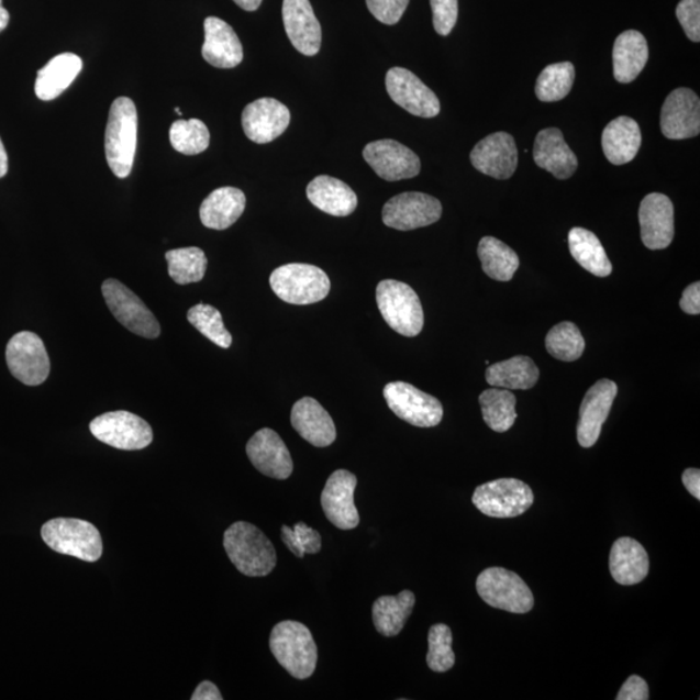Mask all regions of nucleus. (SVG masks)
Listing matches in <instances>:
<instances>
[{
  "label": "nucleus",
  "instance_id": "obj_54",
  "mask_svg": "<svg viewBox=\"0 0 700 700\" xmlns=\"http://www.w3.org/2000/svg\"><path fill=\"white\" fill-rule=\"evenodd\" d=\"M9 171V156H7L2 140H0V178Z\"/></svg>",
  "mask_w": 700,
  "mask_h": 700
},
{
  "label": "nucleus",
  "instance_id": "obj_16",
  "mask_svg": "<svg viewBox=\"0 0 700 700\" xmlns=\"http://www.w3.org/2000/svg\"><path fill=\"white\" fill-rule=\"evenodd\" d=\"M662 133L666 138L682 141L700 133V100L690 89H676L664 102L660 114Z\"/></svg>",
  "mask_w": 700,
  "mask_h": 700
},
{
  "label": "nucleus",
  "instance_id": "obj_3",
  "mask_svg": "<svg viewBox=\"0 0 700 700\" xmlns=\"http://www.w3.org/2000/svg\"><path fill=\"white\" fill-rule=\"evenodd\" d=\"M270 649L288 674L298 680L312 677L319 649L309 627L292 620L278 623L270 634Z\"/></svg>",
  "mask_w": 700,
  "mask_h": 700
},
{
  "label": "nucleus",
  "instance_id": "obj_10",
  "mask_svg": "<svg viewBox=\"0 0 700 700\" xmlns=\"http://www.w3.org/2000/svg\"><path fill=\"white\" fill-rule=\"evenodd\" d=\"M99 442L121 451H141L154 442V432L143 418L129 411H110L90 423Z\"/></svg>",
  "mask_w": 700,
  "mask_h": 700
},
{
  "label": "nucleus",
  "instance_id": "obj_19",
  "mask_svg": "<svg viewBox=\"0 0 700 700\" xmlns=\"http://www.w3.org/2000/svg\"><path fill=\"white\" fill-rule=\"evenodd\" d=\"M641 240L653 251L666 249L675 236V209L663 193H649L640 207Z\"/></svg>",
  "mask_w": 700,
  "mask_h": 700
},
{
  "label": "nucleus",
  "instance_id": "obj_4",
  "mask_svg": "<svg viewBox=\"0 0 700 700\" xmlns=\"http://www.w3.org/2000/svg\"><path fill=\"white\" fill-rule=\"evenodd\" d=\"M41 535L56 553L91 563L102 558V536L96 525L81 519H52L42 526Z\"/></svg>",
  "mask_w": 700,
  "mask_h": 700
},
{
  "label": "nucleus",
  "instance_id": "obj_35",
  "mask_svg": "<svg viewBox=\"0 0 700 700\" xmlns=\"http://www.w3.org/2000/svg\"><path fill=\"white\" fill-rule=\"evenodd\" d=\"M569 252L581 268L599 278L609 277L612 265L601 242L591 231L575 227L568 234Z\"/></svg>",
  "mask_w": 700,
  "mask_h": 700
},
{
  "label": "nucleus",
  "instance_id": "obj_41",
  "mask_svg": "<svg viewBox=\"0 0 700 700\" xmlns=\"http://www.w3.org/2000/svg\"><path fill=\"white\" fill-rule=\"evenodd\" d=\"M546 349L554 358L574 363L581 358L586 341L579 327L573 322H562L546 335Z\"/></svg>",
  "mask_w": 700,
  "mask_h": 700
},
{
  "label": "nucleus",
  "instance_id": "obj_12",
  "mask_svg": "<svg viewBox=\"0 0 700 700\" xmlns=\"http://www.w3.org/2000/svg\"><path fill=\"white\" fill-rule=\"evenodd\" d=\"M7 365L14 378L25 386H40L48 378L52 365L42 338L31 331L19 332L5 349Z\"/></svg>",
  "mask_w": 700,
  "mask_h": 700
},
{
  "label": "nucleus",
  "instance_id": "obj_6",
  "mask_svg": "<svg viewBox=\"0 0 700 700\" xmlns=\"http://www.w3.org/2000/svg\"><path fill=\"white\" fill-rule=\"evenodd\" d=\"M270 286L280 300L292 305L315 304L327 298V274L308 264H288L273 271Z\"/></svg>",
  "mask_w": 700,
  "mask_h": 700
},
{
  "label": "nucleus",
  "instance_id": "obj_20",
  "mask_svg": "<svg viewBox=\"0 0 700 700\" xmlns=\"http://www.w3.org/2000/svg\"><path fill=\"white\" fill-rule=\"evenodd\" d=\"M618 395L615 381L601 379L589 389L580 407L577 440L582 447L595 446L601 436L602 425L608 420Z\"/></svg>",
  "mask_w": 700,
  "mask_h": 700
},
{
  "label": "nucleus",
  "instance_id": "obj_8",
  "mask_svg": "<svg viewBox=\"0 0 700 700\" xmlns=\"http://www.w3.org/2000/svg\"><path fill=\"white\" fill-rule=\"evenodd\" d=\"M102 292L108 309L122 326L142 337L156 338L160 336V324H158L154 313L124 284H121L120 280L107 279L102 286Z\"/></svg>",
  "mask_w": 700,
  "mask_h": 700
},
{
  "label": "nucleus",
  "instance_id": "obj_34",
  "mask_svg": "<svg viewBox=\"0 0 700 700\" xmlns=\"http://www.w3.org/2000/svg\"><path fill=\"white\" fill-rule=\"evenodd\" d=\"M486 378L488 385L496 388L526 391L536 386L540 370L530 357L516 356L489 366Z\"/></svg>",
  "mask_w": 700,
  "mask_h": 700
},
{
  "label": "nucleus",
  "instance_id": "obj_1",
  "mask_svg": "<svg viewBox=\"0 0 700 700\" xmlns=\"http://www.w3.org/2000/svg\"><path fill=\"white\" fill-rule=\"evenodd\" d=\"M223 547L237 571L248 577H264L277 566V552L262 530L247 522L230 525L223 535Z\"/></svg>",
  "mask_w": 700,
  "mask_h": 700
},
{
  "label": "nucleus",
  "instance_id": "obj_32",
  "mask_svg": "<svg viewBox=\"0 0 700 700\" xmlns=\"http://www.w3.org/2000/svg\"><path fill=\"white\" fill-rule=\"evenodd\" d=\"M613 76L620 84H631L644 70L648 60L647 41L637 31L619 35L613 46Z\"/></svg>",
  "mask_w": 700,
  "mask_h": 700
},
{
  "label": "nucleus",
  "instance_id": "obj_53",
  "mask_svg": "<svg viewBox=\"0 0 700 700\" xmlns=\"http://www.w3.org/2000/svg\"><path fill=\"white\" fill-rule=\"evenodd\" d=\"M234 2L241 7L244 11L254 12L259 9L263 0H234Z\"/></svg>",
  "mask_w": 700,
  "mask_h": 700
},
{
  "label": "nucleus",
  "instance_id": "obj_18",
  "mask_svg": "<svg viewBox=\"0 0 700 700\" xmlns=\"http://www.w3.org/2000/svg\"><path fill=\"white\" fill-rule=\"evenodd\" d=\"M291 113L277 99L263 98L244 108L242 125L247 138L257 144L276 141L290 125Z\"/></svg>",
  "mask_w": 700,
  "mask_h": 700
},
{
  "label": "nucleus",
  "instance_id": "obj_7",
  "mask_svg": "<svg viewBox=\"0 0 700 700\" xmlns=\"http://www.w3.org/2000/svg\"><path fill=\"white\" fill-rule=\"evenodd\" d=\"M476 590L482 601L498 610L526 613L535 604V598L522 577L501 567L485 569L476 580Z\"/></svg>",
  "mask_w": 700,
  "mask_h": 700
},
{
  "label": "nucleus",
  "instance_id": "obj_55",
  "mask_svg": "<svg viewBox=\"0 0 700 700\" xmlns=\"http://www.w3.org/2000/svg\"><path fill=\"white\" fill-rule=\"evenodd\" d=\"M10 23V13L3 7L2 0H0V33L4 31Z\"/></svg>",
  "mask_w": 700,
  "mask_h": 700
},
{
  "label": "nucleus",
  "instance_id": "obj_13",
  "mask_svg": "<svg viewBox=\"0 0 700 700\" xmlns=\"http://www.w3.org/2000/svg\"><path fill=\"white\" fill-rule=\"evenodd\" d=\"M443 215V205L436 198L423 192H403L388 200L382 208V222L395 230L410 231L436 223Z\"/></svg>",
  "mask_w": 700,
  "mask_h": 700
},
{
  "label": "nucleus",
  "instance_id": "obj_50",
  "mask_svg": "<svg viewBox=\"0 0 700 700\" xmlns=\"http://www.w3.org/2000/svg\"><path fill=\"white\" fill-rule=\"evenodd\" d=\"M281 540H284L285 545L288 547L296 557L304 558L305 552L304 548L299 543L298 537L295 535L293 529L288 525L281 526Z\"/></svg>",
  "mask_w": 700,
  "mask_h": 700
},
{
  "label": "nucleus",
  "instance_id": "obj_52",
  "mask_svg": "<svg viewBox=\"0 0 700 700\" xmlns=\"http://www.w3.org/2000/svg\"><path fill=\"white\" fill-rule=\"evenodd\" d=\"M682 482L688 492L700 500V471L698 468H688L682 474Z\"/></svg>",
  "mask_w": 700,
  "mask_h": 700
},
{
  "label": "nucleus",
  "instance_id": "obj_39",
  "mask_svg": "<svg viewBox=\"0 0 700 700\" xmlns=\"http://www.w3.org/2000/svg\"><path fill=\"white\" fill-rule=\"evenodd\" d=\"M574 81L575 67L573 63L547 65L537 78L536 96L541 102H559L571 91Z\"/></svg>",
  "mask_w": 700,
  "mask_h": 700
},
{
  "label": "nucleus",
  "instance_id": "obj_22",
  "mask_svg": "<svg viewBox=\"0 0 700 700\" xmlns=\"http://www.w3.org/2000/svg\"><path fill=\"white\" fill-rule=\"evenodd\" d=\"M245 451L252 465L268 478L286 480L292 475L291 454L276 431L259 430L251 437Z\"/></svg>",
  "mask_w": 700,
  "mask_h": 700
},
{
  "label": "nucleus",
  "instance_id": "obj_48",
  "mask_svg": "<svg viewBox=\"0 0 700 700\" xmlns=\"http://www.w3.org/2000/svg\"><path fill=\"white\" fill-rule=\"evenodd\" d=\"M648 687L644 678L631 676L620 689L616 700H647Z\"/></svg>",
  "mask_w": 700,
  "mask_h": 700
},
{
  "label": "nucleus",
  "instance_id": "obj_42",
  "mask_svg": "<svg viewBox=\"0 0 700 700\" xmlns=\"http://www.w3.org/2000/svg\"><path fill=\"white\" fill-rule=\"evenodd\" d=\"M187 320L200 334L219 345L220 348L227 349L233 344V336L223 324L219 309L207 304L195 305L187 313Z\"/></svg>",
  "mask_w": 700,
  "mask_h": 700
},
{
  "label": "nucleus",
  "instance_id": "obj_44",
  "mask_svg": "<svg viewBox=\"0 0 700 700\" xmlns=\"http://www.w3.org/2000/svg\"><path fill=\"white\" fill-rule=\"evenodd\" d=\"M433 27L437 34L449 35L458 20V0H431Z\"/></svg>",
  "mask_w": 700,
  "mask_h": 700
},
{
  "label": "nucleus",
  "instance_id": "obj_29",
  "mask_svg": "<svg viewBox=\"0 0 700 700\" xmlns=\"http://www.w3.org/2000/svg\"><path fill=\"white\" fill-rule=\"evenodd\" d=\"M247 199L235 187H221L214 190L200 207L201 223L208 229L226 230L233 226L244 213Z\"/></svg>",
  "mask_w": 700,
  "mask_h": 700
},
{
  "label": "nucleus",
  "instance_id": "obj_47",
  "mask_svg": "<svg viewBox=\"0 0 700 700\" xmlns=\"http://www.w3.org/2000/svg\"><path fill=\"white\" fill-rule=\"evenodd\" d=\"M295 535L305 554H316L321 552L322 538L320 532L310 529L305 523H298L293 526Z\"/></svg>",
  "mask_w": 700,
  "mask_h": 700
},
{
  "label": "nucleus",
  "instance_id": "obj_56",
  "mask_svg": "<svg viewBox=\"0 0 700 700\" xmlns=\"http://www.w3.org/2000/svg\"><path fill=\"white\" fill-rule=\"evenodd\" d=\"M176 113H177L178 115H182V112H180V110H179V108H178V107L176 108Z\"/></svg>",
  "mask_w": 700,
  "mask_h": 700
},
{
  "label": "nucleus",
  "instance_id": "obj_17",
  "mask_svg": "<svg viewBox=\"0 0 700 700\" xmlns=\"http://www.w3.org/2000/svg\"><path fill=\"white\" fill-rule=\"evenodd\" d=\"M357 478L355 474L337 470L324 486L321 503L324 515L337 529L355 530L359 524V514L355 504Z\"/></svg>",
  "mask_w": 700,
  "mask_h": 700
},
{
  "label": "nucleus",
  "instance_id": "obj_40",
  "mask_svg": "<svg viewBox=\"0 0 700 700\" xmlns=\"http://www.w3.org/2000/svg\"><path fill=\"white\" fill-rule=\"evenodd\" d=\"M170 143L179 154L187 156L204 153L211 143V134L203 121L177 120L170 126Z\"/></svg>",
  "mask_w": 700,
  "mask_h": 700
},
{
  "label": "nucleus",
  "instance_id": "obj_45",
  "mask_svg": "<svg viewBox=\"0 0 700 700\" xmlns=\"http://www.w3.org/2000/svg\"><path fill=\"white\" fill-rule=\"evenodd\" d=\"M410 0H366L373 16L386 25L399 23L405 13Z\"/></svg>",
  "mask_w": 700,
  "mask_h": 700
},
{
  "label": "nucleus",
  "instance_id": "obj_31",
  "mask_svg": "<svg viewBox=\"0 0 700 700\" xmlns=\"http://www.w3.org/2000/svg\"><path fill=\"white\" fill-rule=\"evenodd\" d=\"M81 70V57L70 53L55 56L38 71L35 79V96L45 102L60 97Z\"/></svg>",
  "mask_w": 700,
  "mask_h": 700
},
{
  "label": "nucleus",
  "instance_id": "obj_9",
  "mask_svg": "<svg viewBox=\"0 0 700 700\" xmlns=\"http://www.w3.org/2000/svg\"><path fill=\"white\" fill-rule=\"evenodd\" d=\"M532 489L518 479H498L475 489L473 502L490 518H515L533 504Z\"/></svg>",
  "mask_w": 700,
  "mask_h": 700
},
{
  "label": "nucleus",
  "instance_id": "obj_11",
  "mask_svg": "<svg viewBox=\"0 0 700 700\" xmlns=\"http://www.w3.org/2000/svg\"><path fill=\"white\" fill-rule=\"evenodd\" d=\"M385 399L389 409L415 427H435L443 420L444 409L436 397L420 391L405 381L389 382L385 387Z\"/></svg>",
  "mask_w": 700,
  "mask_h": 700
},
{
  "label": "nucleus",
  "instance_id": "obj_33",
  "mask_svg": "<svg viewBox=\"0 0 700 700\" xmlns=\"http://www.w3.org/2000/svg\"><path fill=\"white\" fill-rule=\"evenodd\" d=\"M415 596L413 591L402 590L399 596H385L373 605V620L377 631L385 637L399 634L413 612Z\"/></svg>",
  "mask_w": 700,
  "mask_h": 700
},
{
  "label": "nucleus",
  "instance_id": "obj_14",
  "mask_svg": "<svg viewBox=\"0 0 700 700\" xmlns=\"http://www.w3.org/2000/svg\"><path fill=\"white\" fill-rule=\"evenodd\" d=\"M386 88L396 104L418 118L432 119L440 113L436 93L425 86L413 71L395 67L387 71Z\"/></svg>",
  "mask_w": 700,
  "mask_h": 700
},
{
  "label": "nucleus",
  "instance_id": "obj_49",
  "mask_svg": "<svg viewBox=\"0 0 700 700\" xmlns=\"http://www.w3.org/2000/svg\"><path fill=\"white\" fill-rule=\"evenodd\" d=\"M680 307L682 312L690 315H698L700 313V284L696 281V284L690 285L688 288H685L682 293V299L680 301Z\"/></svg>",
  "mask_w": 700,
  "mask_h": 700
},
{
  "label": "nucleus",
  "instance_id": "obj_23",
  "mask_svg": "<svg viewBox=\"0 0 700 700\" xmlns=\"http://www.w3.org/2000/svg\"><path fill=\"white\" fill-rule=\"evenodd\" d=\"M284 23L288 38L305 56L320 53L322 29L309 0H284Z\"/></svg>",
  "mask_w": 700,
  "mask_h": 700
},
{
  "label": "nucleus",
  "instance_id": "obj_46",
  "mask_svg": "<svg viewBox=\"0 0 700 700\" xmlns=\"http://www.w3.org/2000/svg\"><path fill=\"white\" fill-rule=\"evenodd\" d=\"M676 16L688 38L698 43L700 41V0H681L677 5Z\"/></svg>",
  "mask_w": 700,
  "mask_h": 700
},
{
  "label": "nucleus",
  "instance_id": "obj_25",
  "mask_svg": "<svg viewBox=\"0 0 700 700\" xmlns=\"http://www.w3.org/2000/svg\"><path fill=\"white\" fill-rule=\"evenodd\" d=\"M533 158L541 169H544L555 178L568 179L575 175L579 162L574 151L568 147L565 136L559 129L548 127L541 130L533 147Z\"/></svg>",
  "mask_w": 700,
  "mask_h": 700
},
{
  "label": "nucleus",
  "instance_id": "obj_36",
  "mask_svg": "<svg viewBox=\"0 0 700 700\" xmlns=\"http://www.w3.org/2000/svg\"><path fill=\"white\" fill-rule=\"evenodd\" d=\"M478 255L482 270L489 278L498 281H510L521 265L515 251L493 236L482 237Z\"/></svg>",
  "mask_w": 700,
  "mask_h": 700
},
{
  "label": "nucleus",
  "instance_id": "obj_24",
  "mask_svg": "<svg viewBox=\"0 0 700 700\" xmlns=\"http://www.w3.org/2000/svg\"><path fill=\"white\" fill-rule=\"evenodd\" d=\"M205 42L201 54L215 68L231 69L243 62V46L234 29L219 18L204 21Z\"/></svg>",
  "mask_w": 700,
  "mask_h": 700
},
{
  "label": "nucleus",
  "instance_id": "obj_38",
  "mask_svg": "<svg viewBox=\"0 0 700 700\" xmlns=\"http://www.w3.org/2000/svg\"><path fill=\"white\" fill-rule=\"evenodd\" d=\"M168 271L177 285L198 284L204 278L208 259L203 249L198 247L171 249L165 254Z\"/></svg>",
  "mask_w": 700,
  "mask_h": 700
},
{
  "label": "nucleus",
  "instance_id": "obj_26",
  "mask_svg": "<svg viewBox=\"0 0 700 700\" xmlns=\"http://www.w3.org/2000/svg\"><path fill=\"white\" fill-rule=\"evenodd\" d=\"M291 423L302 438L316 447L330 446L336 440L334 421L312 397H304L295 403Z\"/></svg>",
  "mask_w": 700,
  "mask_h": 700
},
{
  "label": "nucleus",
  "instance_id": "obj_43",
  "mask_svg": "<svg viewBox=\"0 0 700 700\" xmlns=\"http://www.w3.org/2000/svg\"><path fill=\"white\" fill-rule=\"evenodd\" d=\"M453 634L445 624L433 625L429 633L427 664L433 673L443 674L452 669L456 663L453 648Z\"/></svg>",
  "mask_w": 700,
  "mask_h": 700
},
{
  "label": "nucleus",
  "instance_id": "obj_21",
  "mask_svg": "<svg viewBox=\"0 0 700 700\" xmlns=\"http://www.w3.org/2000/svg\"><path fill=\"white\" fill-rule=\"evenodd\" d=\"M474 168L496 179H509L518 168V148L512 135L504 132L490 134L471 151Z\"/></svg>",
  "mask_w": 700,
  "mask_h": 700
},
{
  "label": "nucleus",
  "instance_id": "obj_15",
  "mask_svg": "<svg viewBox=\"0 0 700 700\" xmlns=\"http://www.w3.org/2000/svg\"><path fill=\"white\" fill-rule=\"evenodd\" d=\"M364 158L388 182L414 178L421 173V158L403 144L382 140L367 144Z\"/></svg>",
  "mask_w": 700,
  "mask_h": 700
},
{
  "label": "nucleus",
  "instance_id": "obj_51",
  "mask_svg": "<svg viewBox=\"0 0 700 700\" xmlns=\"http://www.w3.org/2000/svg\"><path fill=\"white\" fill-rule=\"evenodd\" d=\"M192 700H222L223 697L219 688L211 681H203L199 685L197 690L193 691Z\"/></svg>",
  "mask_w": 700,
  "mask_h": 700
},
{
  "label": "nucleus",
  "instance_id": "obj_5",
  "mask_svg": "<svg viewBox=\"0 0 700 700\" xmlns=\"http://www.w3.org/2000/svg\"><path fill=\"white\" fill-rule=\"evenodd\" d=\"M377 302L389 327L407 337L421 334L424 313L413 288L399 280H381L377 288Z\"/></svg>",
  "mask_w": 700,
  "mask_h": 700
},
{
  "label": "nucleus",
  "instance_id": "obj_2",
  "mask_svg": "<svg viewBox=\"0 0 700 700\" xmlns=\"http://www.w3.org/2000/svg\"><path fill=\"white\" fill-rule=\"evenodd\" d=\"M138 112L132 99L114 100L105 130V157L113 175L129 177L134 165L138 143Z\"/></svg>",
  "mask_w": 700,
  "mask_h": 700
},
{
  "label": "nucleus",
  "instance_id": "obj_27",
  "mask_svg": "<svg viewBox=\"0 0 700 700\" xmlns=\"http://www.w3.org/2000/svg\"><path fill=\"white\" fill-rule=\"evenodd\" d=\"M649 560L645 547L638 541L622 537L612 545L610 573L620 586H636L648 574Z\"/></svg>",
  "mask_w": 700,
  "mask_h": 700
},
{
  "label": "nucleus",
  "instance_id": "obj_30",
  "mask_svg": "<svg viewBox=\"0 0 700 700\" xmlns=\"http://www.w3.org/2000/svg\"><path fill=\"white\" fill-rule=\"evenodd\" d=\"M642 134L636 121L626 115L612 120L603 130L602 148L613 165L631 163L641 148Z\"/></svg>",
  "mask_w": 700,
  "mask_h": 700
},
{
  "label": "nucleus",
  "instance_id": "obj_28",
  "mask_svg": "<svg viewBox=\"0 0 700 700\" xmlns=\"http://www.w3.org/2000/svg\"><path fill=\"white\" fill-rule=\"evenodd\" d=\"M307 197L320 211L334 216L351 215L358 205L356 192L343 180L330 176L314 178L308 185Z\"/></svg>",
  "mask_w": 700,
  "mask_h": 700
},
{
  "label": "nucleus",
  "instance_id": "obj_37",
  "mask_svg": "<svg viewBox=\"0 0 700 700\" xmlns=\"http://www.w3.org/2000/svg\"><path fill=\"white\" fill-rule=\"evenodd\" d=\"M482 418L490 430L509 431L516 421V397L509 389H487L479 397Z\"/></svg>",
  "mask_w": 700,
  "mask_h": 700
}]
</instances>
